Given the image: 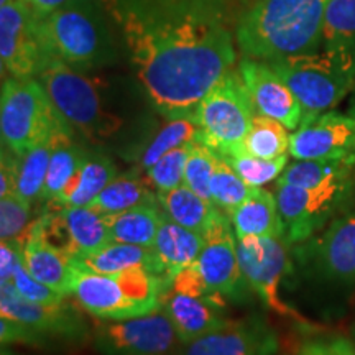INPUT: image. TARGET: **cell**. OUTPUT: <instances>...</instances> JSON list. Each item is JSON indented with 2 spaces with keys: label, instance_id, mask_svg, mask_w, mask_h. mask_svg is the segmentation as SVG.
<instances>
[{
  "label": "cell",
  "instance_id": "cell-1",
  "mask_svg": "<svg viewBox=\"0 0 355 355\" xmlns=\"http://www.w3.org/2000/svg\"><path fill=\"white\" fill-rule=\"evenodd\" d=\"M152 107L191 117L235 63L227 0H102Z\"/></svg>",
  "mask_w": 355,
  "mask_h": 355
},
{
  "label": "cell",
  "instance_id": "cell-2",
  "mask_svg": "<svg viewBox=\"0 0 355 355\" xmlns=\"http://www.w3.org/2000/svg\"><path fill=\"white\" fill-rule=\"evenodd\" d=\"M326 6L327 0H259L235 28L239 50L260 61L318 51Z\"/></svg>",
  "mask_w": 355,
  "mask_h": 355
},
{
  "label": "cell",
  "instance_id": "cell-3",
  "mask_svg": "<svg viewBox=\"0 0 355 355\" xmlns=\"http://www.w3.org/2000/svg\"><path fill=\"white\" fill-rule=\"evenodd\" d=\"M102 0H69L38 19V33L48 56L78 69H92L114 61V38Z\"/></svg>",
  "mask_w": 355,
  "mask_h": 355
},
{
  "label": "cell",
  "instance_id": "cell-4",
  "mask_svg": "<svg viewBox=\"0 0 355 355\" xmlns=\"http://www.w3.org/2000/svg\"><path fill=\"white\" fill-rule=\"evenodd\" d=\"M38 81L56 112L84 140L97 144L110 139L122 127V119L107 105L101 81L86 71L50 56L40 71Z\"/></svg>",
  "mask_w": 355,
  "mask_h": 355
},
{
  "label": "cell",
  "instance_id": "cell-5",
  "mask_svg": "<svg viewBox=\"0 0 355 355\" xmlns=\"http://www.w3.org/2000/svg\"><path fill=\"white\" fill-rule=\"evenodd\" d=\"M168 286L165 279L144 266L102 275L73 263L71 295L91 316L102 321L153 313L159 309L162 295Z\"/></svg>",
  "mask_w": 355,
  "mask_h": 355
},
{
  "label": "cell",
  "instance_id": "cell-6",
  "mask_svg": "<svg viewBox=\"0 0 355 355\" xmlns=\"http://www.w3.org/2000/svg\"><path fill=\"white\" fill-rule=\"evenodd\" d=\"M266 63L298 99L303 122L329 112L355 86V61L336 50L324 48V51L291 55Z\"/></svg>",
  "mask_w": 355,
  "mask_h": 355
},
{
  "label": "cell",
  "instance_id": "cell-7",
  "mask_svg": "<svg viewBox=\"0 0 355 355\" xmlns=\"http://www.w3.org/2000/svg\"><path fill=\"white\" fill-rule=\"evenodd\" d=\"M255 114L241 73L229 69L194 110L193 119L199 130L198 141L220 157L242 152Z\"/></svg>",
  "mask_w": 355,
  "mask_h": 355
},
{
  "label": "cell",
  "instance_id": "cell-8",
  "mask_svg": "<svg viewBox=\"0 0 355 355\" xmlns=\"http://www.w3.org/2000/svg\"><path fill=\"white\" fill-rule=\"evenodd\" d=\"M0 123L8 152L20 157L66 122L38 78L8 76L0 84Z\"/></svg>",
  "mask_w": 355,
  "mask_h": 355
},
{
  "label": "cell",
  "instance_id": "cell-9",
  "mask_svg": "<svg viewBox=\"0 0 355 355\" xmlns=\"http://www.w3.org/2000/svg\"><path fill=\"white\" fill-rule=\"evenodd\" d=\"M181 344L162 308L144 316L96 324L94 345L101 355H171Z\"/></svg>",
  "mask_w": 355,
  "mask_h": 355
},
{
  "label": "cell",
  "instance_id": "cell-10",
  "mask_svg": "<svg viewBox=\"0 0 355 355\" xmlns=\"http://www.w3.org/2000/svg\"><path fill=\"white\" fill-rule=\"evenodd\" d=\"M237 255L243 278L260 300L279 316L306 322L279 296V285L288 270V250L283 237H241Z\"/></svg>",
  "mask_w": 355,
  "mask_h": 355
},
{
  "label": "cell",
  "instance_id": "cell-11",
  "mask_svg": "<svg viewBox=\"0 0 355 355\" xmlns=\"http://www.w3.org/2000/svg\"><path fill=\"white\" fill-rule=\"evenodd\" d=\"M349 183L350 181H336L318 188L277 183L275 198L283 224V239L290 243L309 241L343 201Z\"/></svg>",
  "mask_w": 355,
  "mask_h": 355
},
{
  "label": "cell",
  "instance_id": "cell-12",
  "mask_svg": "<svg viewBox=\"0 0 355 355\" xmlns=\"http://www.w3.org/2000/svg\"><path fill=\"white\" fill-rule=\"evenodd\" d=\"M0 58L13 78H38L50 56L38 33V19L25 0L0 8Z\"/></svg>",
  "mask_w": 355,
  "mask_h": 355
},
{
  "label": "cell",
  "instance_id": "cell-13",
  "mask_svg": "<svg viewBox=\"0 0 355 355\" xmlns=\"http://www.w3.org/2000/svg\"><path fill=\"white\" fill-rule=\"evenodd\" d=\"M38 220L44 239L71 260L94 254L112 242L107 216L92 207L48 209Z\"/></svg>",
  "mask_w": 355,
  "mask_h": 355
},
{
  "label": "cell",
  "instance_id": "cell-14",
  "mask_svg": "<svg viewBox=\"0 0 355 355\" xmlns=\"http://www.w3.org/2000/svg\"><path fill=\"white\" fill-rule=\"evenodd\" d=\"M232 229L229 216L220 212L204 232V247L194 261L206 290L222 303L227 296H234L245 279L239 263L237 237Z\"/></svg>",
  "mask_w": 355,
  "mask_h": 355
},
{
  "label": "cell",
  "instance_id": "cell-15",
  "mask_svg": "<svg viewBox=\"0 0 355 355\" xmlns=\"http://www.w3.org/2000/svg\"><path fill=\"white\" fill-rule=\"evenodd\" d=\"M239 73L257 114L282 122L288 130H296L301 125L303 109L298 99L266 61L243 56Z\"/></svg>",
  "mask_w": 355,
  "mask_h": 355
},
{
  "label": "cell",
  "instance_id": "cell-16",
  "mask_svg": "<svg viewBox=\"0 0 355 355\" xmlns=\"http://www.w3.org/2000/svg\"><path fill=\"white\" fill-rule=\"evenodd\" d=\"M295 159L343 158L355 155V114L324 112L303 122L290 135Z\"/></svg>",
  "mask_w": 355,
  "mask_h": 355
},
{
  "label": "cell",
  "instance_id": "cell-17",
  "mask_svg": "<svg viewBox=\"0 0 355 355\" xmlns=\"http://www.w3.org/2000/svg\"><path fill=\"white\" fill-rule=\"evenodd\" d=\"M0 318L24 324L48 337L76 340L86 332L81 316L69 306L40 304L26 300L10 279L0 282Z\"/></svg>",
  "mask_w": 355,
  "mask_h": 355
},
{
  "label": "cell",
  "instance_id": "cell-18",
  "mask_svg": "<svg viewBox=\"0 0 355 355\" xmlns=\"http://www.w3.org/2000/svg\"><path fill=\"white\" fill-rule=\"evenodd\" d=\"M277 336L255 319L229 321L224 326L183 344L178 355H275Z\"/></svg>",
  "mask_w": 355,
  "mask_h": 355
},
{
  "label": "cell",
  "instance_id": "cell-19",
  "mask_svg": "<svg viewBox=\"0 0 355 355\" xmlns=\"http://www.w3.org/2000/svg\"><path fill=\"white\" fill-rule=\"evenodd\" d=\"M318 272L329 279H355V211L339 217L309 245Z\"/></svg>",
  "mask_w": 355,
  "mask_h": 355
},
{
  "label": "cell",
  "instance_id": "cell-20",
  "mask_svg": "<svg viewBox=\"0 0 355 355\" xmlns=\"http://www.w3.org/2000/svg\"><path fill=\"white\" fill-rule=\"evenodd\" d=\"M21 263L40 283L63 295L64 298L71 295L73 261L44 239L38 219L32 222L24 237Z\"/></svg>",
  "mask_w": 355,
  "mask_h": 355
},
{
  "label": "cell",
  "instance_id": "cell-21",
  "mask_svg": "<svg viewBox=\"0 0 355 355\" xmlns=\"http://www.w3.org/2000/svg\"><path fill=\"white\" fill-rule=\"evenodd\" d=\"M159 308L170 318L181 344L206 336L227 322L222 316V306L206 298L175 291L171 286L163 291Z\"/></svg>",
  "mask_w": 355,
  "mask_h": 355
},
{
  "label": "cell",
  "instance_id": "cell-22",
  "mask_svg": "<svg viewBox=\"0 0 355 355\" xmlns=\"http://www.w3.org/2000/svg\"><path fill=\"white\" fill-rule=\"evenodd\" d=\"M202 247L204 234L186 229L163 214L152 247L159 277L171 285L173 278L181 270L188 268L198 260Z\"/></svg>",
  "mask_w": 355,
  "mask_h": 355
},
{
  "label": "cell",
  "instance_id": "cell-23",
  "mask_svg": "<svg viewBox=\"0 0 355 355\" xmlns=\"http://www.w3.org/2000/svg\"><path fill=\"white\" fill-rule=\"evenodd\" d=\"M115 176H117V166L107 155L87 150L76 175L71 178L60 196L48 202V206L50 209L89 207Z\"/></svg>",
  "mask_w": 355,
  "mask_h": 355
},
{
  "label": "cell",
  "instance_id": "cell-24",
  "mask_svg": "<svg viewBox=\"0 0 355 355\" xmlns=\"http://www.w3.org/2000/svg\"><path fill=\"white\" fill-rule=\"evenodd\" d=\"M235 237H283L277 198L263 188H252L250 194L229 216Z\"/></svg>",
  "mask_w": 355,
  "mask_h": 355
},
{
  "label": "cell",
  "instance_id": "cell-25",
  "mask_svg": "<svg viewBox=\"0 0 355 355\" xmlns=\"http://www.w3.org/2000/svg\"><path fill=\"white\" fill-rule=\"evenodd\" d=\"M157 201L168 219L199 234L206 232L222 212L211 201L201 198L186 184L157 193Z\"/></svg>",
  "mask_w": 355,
  "mask_h": 355
},
{
  "label": "cell",
  "instance_id": "cell-26",
  "mask_svg": "<svg viewBox=\"0 0 355 355\" xmlns=\"http://www.w3.org/2000/svg\"><path fill=\"white\" fill-rule=\"evenodd\" d=\"M86 152V148L74 141V132L71 130L68 123L58 128L55 132V145H53L46 181H44L40 201L48 204L60 196L61 191L68 186L71 178L76 175Z\"/></svg>",
  "mask_w": 355,
  "mask_h": 355
},
{
  "label": "cell",
  "instance_id": "cell-27",
  "mask_svg": "<svg viewBox=\"0 0 355 355\" xmlns=\"http://www.w3.org/2000/svg\"><path fill=\"white\" fill-rule=\"evenodd\" d=\"M110 241L152 248L157 237L163 211L157 202H146L119 214H105Z\"/></svg>",
  "mask_w": 355,
  "mask_h": 355
},
{
  "label": "cell",
  "instance_id": "cell-28",
  "mask_svg": "<svg viewBox=\"0 0 355 355\" xmlns=\"http://www.w3.org/2000/svg\"><path fill=\"white\" fill-rule=\"evenodd\" d=\"M73 263L92 273L102 275H112L133 268V266H144L159 277L157 259H155L152 248L132 245V243L109 242L107 245L99 248L94 254L73 260Z\"/></svg>",
  "mask_w": 355,
  "mask_h": 355
},
{
  "label": "cell",
  "instance_id": "cell-29",
  "mask_svg": "<svg viewBox=\"0 0 355 355\" xmlns=\"http://www.w3.org/2000/svg\"><path fill=\"white\" fill-rule=\"evenodd\" d=\"M355 170V155L343 158L296 159L286 165L277 183L298 188H318L336 181H350Z\"/></svg>",
  "mask_w": 355,
  "mask_h": 355
},
{
  "label": "cell",
  "instance_id": "cell-30",
  "mask_svg": "<svg viewBox=\"0 0 355 355\" xmlns=\"http://www.w3.org/2000/svg\"><path fill=\"white\" fill-rule=\"evenodd\" d=\"M146 202H157V193L140 171L117 175L89 207L101 214H119Z\"/></svg>",
  "mask_w": 355,
  "mask_h": 355
},
{
  "label": "cell",
  "instance_id": "cell-31",
  "mask_svg": "<svg viewBox=\"0 0 355 355\" xmlns=\"http://www.w3.org/2000/svg\"><path fill=\"white\" fill-rule=\"evenodd\" d=\"M198 125L191 117L166 119V122L141 145L135 157V170L146 171L158 162L163 155H166L178 146L198 141Z\"/></svg>",
  "mask_w": 355,
  "mask_h": 355
},
{
  "label": "cell",
  "instance_id": "cell-32",
  "mask_svg": "<svg viewBox=\"0 0 355 355\" xmlns=\"http://www.w3.org/2000/svg\"><path fill=\"white\" fill-rule=\"evenodd\" d=\"M60 128V127H58ZM56 128V130H58ZM55 130V132H56ZM55 132L50 137L40 141L28 152L17 158V194L28 202L40 201L46 181L48 166L55 145Z\"/></svg>",
  "mask_w": 355,
  "mask_h": 355
},
{
  "label": "cell",
  "instance_id": "cell-33",
  "mask_svg": "<svg viewBox=\"0 0 355 355\" xmlns=\"http://www.w3.org/2000/svg\"><path fill=\"white\" fill-rule=\"evenodd\" d=\"M322 44L327 50L345 53L355 61V0H327Z\"/></svg>",
  "mask_w": 355,
  "mask_h": 355
},
{
  "label": "cell",
  "instance_id": "cell-34",
  "mask_svg": "<svg viewBox=\"0 0 355 355\" xmlns=\"http://www.w3.org/2000/svg\"><path fill=\"white\" fill-rule=\"evenodd\" d=\"M242 152L257 158L275 159L290 152V133L282 122L255 114L243 140Z\"/></svg>",
  "mask_w": 355,
  "mask_h": 355
},
{
  "label": "cell",
  "instance_id": "cell-35",
  "mask_svg": "<svg viewBox=\"0 0 355 355\" xmlns=\"http://www.w3.org/2000/svg\"><path fill=\"white\" fill-rule=\"evenodd\" d=\"M252 188L242 180L224 158L217 157L211 178V201L217 209L230 216L235 207L250 194Z\"/></svg>",
  "mask_w": 355,
  "mask_h": 355
},
{
  "label": "cell",
  "instance_id": "cell-36",
  "mask_svg": "<svg viewBox=\"0 0 355 355\" xmlns=\"http://www.w3.org/2000/svg\"><path fill=\"white\" fill-rule=\"evenodd\" d=\"M222 158L234 168V171L250 188H263L265 184L278 180L288 165V155H283V157L275 159H263L245 152H237Z\"/></svg>",
  "mask_w": 355,
  "mask_h": 355
},
{
  "label": "cell",
  "instance_id": "cell-37",
  "mask_svg": "<svg viewBox=\"0 0 355 355\" xmlns=\"http://www.w3.org/2000/svg\"><path fill=\"white\" fill-rule=\"evenodd\" d=\"M194 144V141H193ZM186 144L178 146V148L171 150L166 155H163L152 168L145 171V180L148 184L157 191H170L178 186L184 184V168L186 162H188V155L191 150V145Z\"/></svg>",
  "mask_w": 355,
  "mask_h": 355
},
{
  "label": "cell",
  "instance_id": "cell-38",
  "mask_svg": "<svg viewBox=\"0 0 355 355\" xmlns=\"http://www.w3.org/2000/svg\"><path fill=\"white\" fill-rule=\"evenodd\" d=\"M219 153L201 141L191 145L188 162L184 168V184L199 196L211 201V178ZM212 202V201H211Z\"/></svg>",
  "mask_w": 355,
  "mask_h": 355
},
{
  "label": "cell",
  "instance_id": "cell-39",
  "mask_svg": "<svg viewBox=\"0 0 355 355\" xmlns=\"http://www.w3.org/2000/svg\"><path fill=\"white\" fill-rule=\"evenodd\" d=\"M32 202L12 194L0 199V242L20 241L32 225Z\"/></svg>",
  "mask_w": 355,
  "mask_h": 355
},
{
  "label": "cell",
  "instance_id": "cell-40",
  "mask_svg": "<svg viewBox=\"0 0 355 355\" xmlns=\"http://www.w3.org/2000/svg\"><path fill=\"white\" fill-rule=\"evenodd\" d=\"M10 282L13 283V286L19 290L21 296H25L26 300L35 301V303L40 304H60L63 303L64 296L56 293L51 288H48L43 283H40L38 279H35L32 275L26 272V268L24 263H20L15 266L13 270Z\"/></svg>",
  "mask_w": 355,
  "mask_h": 355
},
{
  "label": "cell",
  "instance_id": "cell-41",
  "mask_svg": "<svg viewBox=\"0 0 355 355\" xmlns=\"http://www.w3.org/2000/svg\"><path fill=\"white\" fill-rule=\"evenodd\" d=\"M293 355H355V344L344 336H316L301 340Z\"/></svg>",
  "mask_w": 355,
  "mask_h": 355
},
{
  "label": "cell",
  "instance_id": "cell-42",
  "mask_svg": "<svg viewBox=\"0 0 355 355\" xmlns=\"http://www.w3.org/2000/svg\"><path fill=\"white\" fill-rule=\"evenodd\" d=\"M51 337L43 332L26 327L24 324L13 322L10 319L0 318V345L8 344H30L40 345L48 343Z\"/></svg>",
  "mask_w": 355,
  "mask_h": 355
},
{
  "label": "cell",
  "instance_id": "cell-43",
  "mask_svg": "<svg viewBox=\"0 0 355 355\" xmlns=\"http://www.w3.org/2000/svg\"><path fill=\"white\" fill-rule=\"evenodd\" d=\"M17 194V158L6 150L0 153V199Z\"/></svg>",
  "mask_w": 355,
  "mask_h": 355
},
{
  "label": "cell",
  "instance_id": "cell-44",
  "mask_svg": "<svg viewBox=\"0 0 355 355\" xmlns=\"http://www.w3.org/2000/svg\"><path fill=\"white\" fill-rule=\"evenodd\" d=\"M21 247H24V239L0 242V282L12 278L13 270L21 261Z\"/></svg>",
  "mask_w": 355,
  "mask_h": 355
},
{
  "label": "cell",
  "instance_id": "cell-45",
  "mask_svg": "<svg viewBox=\"0 0 355 355\" xmlns=\"http://www.w3.org/2000/svg\"><path fill=\"white\" fill-rule=\"evenodd\" d=\"M25 2L32 8L37 19H43V17L50 15L51 12L63 7L69 0H25Z\"/></svg>",
  "mask_w": 355,
  "mask_h": 355
},
{
  "label": "cell",
  "instance_id": "cell-46",
  "mask_svg": "<svg viewBox=\"0 0 355 355\" xmlns=\"http://www.w3.org/2000/svg\"><path fill=\"white\" fill-rule=\"evenodd\" d=\"M8 76H10V74H8L7 66H6V63H3L2 58H0V84L6 81V79H7Z\"/></svg>",
  "mask_w": 355,
  "mask_h": 355
},
{
  "label": "cell",
  "instance_id": "cell-47",
  "mask_svg": "<svg viewBox=\"0 0 355 355\" xmlns=\"http://www.w3.org/2000/svg\"><path fill=\"white\" fill-rule=\"evenodd\" d=\"M6 150H8L6 146V141H3V135H2V123H0V153H3Z\"/></svg>",
  "mask_w": 355,
  "mask_h": 355
},
{
  "label": "cell",
  "instance_id": "cell-48",
  "mask_svg": "<svg viewBox=\"0 0 355 355\" xmlns=\"http://www.w3.org/2000/svg\"><path fill=\"white\" fill-rule=\"evenodd\" d=\"M349 112L355 114V86H354V97H352V102H350V107H349Z\"/></svg>",
  "mask_w": 355,
  "mask_h": 355
},
{
  "label": "cell",
  "instance_id": "cell-49",
  "mask_svg": "<svg viewBox=\"0 0 355 355\" xmlns=\"http://www.w3.org/2000/svg\"><path fill=\"white\" fill-rule=\"evenodd\" d=\"M0 355H17V354H13L10 350L3 349V345H0Z\"/></svg>",
  "mask_w": 355,
  "mask_h": 355
},
{
  "label": "cell",
  "instance_id": "cell-50",
  "mask_svg": "<svg viewBox=\"0 0 355 355\" xmlns=\"http://www.w3.org/2000/svg\"><path fill=\"white\" fill-rule=\"evenodd\" d=\"M10 2V0H0V8H2L3 6H6V3H8Z\"/></svg>",
  "mask_w": 355,
  "mask_h": 355
}]
</instances>
